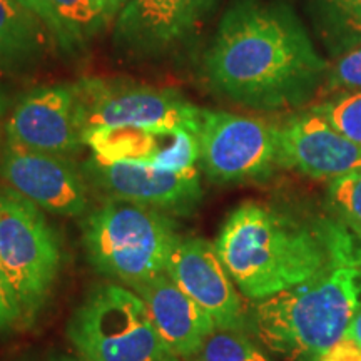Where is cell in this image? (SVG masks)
I'll use <instances>...</instances> for the list:
<instances>
[{
    "mask_svg": "<svg viewBox=\"0 0 361 361\" xmlns=\"http://www.w3.org/2000/svg\"><path fill=\"white\" fill-rule=\"evenodd\" d=\"M202 66L214 92L258 111L308 102L329 71L283 0H234Z\"/></svg>",
    "mask_w": 361,
    "mask_h": 361,
    "instance_id": "obj_1",
    "label": "cell"
},
{
    "mask_svg": "<svg viewBox=\"0 0 361 361\" xmlns=\"http://www.w3.org/2000/svg\"><path fill=\"white\" fill-rule=\"evenodd\" d=\"M214 247L239 291L256 301L361 264V231L333 219L301 221L259 202L236 207Z\"/></svg>",
    "mask_w": 361,
    "mask_h": 361,
    "instance_id": "obj_2",
    "label": "cell"
},
{
    "mask_svg": "<svg viewBox=\"0 0 361 361\" xmlns=\"http://www.w3.org/2000/svg\"><path fill=\"white\" fill-rule=\"evenodd\" d=\"M361 305V269L343 266L261 300L259 340L288 360H319L345 335Z\"/></svg>",
    "mask_w": 361,
    "mask_h": 361,
    "instance_id": "obj_3",
    "label": "cell"
},
{
    "mask_svg": "<svg viewBox=\"0 0 361 361\" xmlns=\"http://www.w3.org/2000/svg\"><path fill=\"white\" fill-rule=\"evenodd\" d=\"M82 239L99 273L134 288L166 273L180 236L162 211L112 200L84 219Z\"/></svg>",
    "mask_w": 361,
    "mask_h": 361,
    "instance_id": "obj_4",
    "label": "cell"
},
{
    "mask_svg": "<svg viewBox=\"0 0 361 361\" xmlns=\"http://www.w3.org/2000/svg\"><path fill=\"white\" fill-rule=\"evenodd\" d=\"M67 335L87 361H179L141 298L117 284L89 293L72 314Z\"/></svg>",
    "mask_w": 361,
    "mask_h": 361,
    "instance_id": "obj_5",
    "label": "cell"
},
{
    "mask_svg": "<svg viewBox=\"0 0 361 361\" xmlns=\"http://www.w3.org/2000/svg\"><path fill=\"white\" fill-rule=\"evenodd\" d=\"M0 266L22 313H35L51 293L61 247L40 207L11 188H0Z\"/></svg>",
    "mask_w": 361,
    "mask_h": 361,
    "instance_id": "obj_6",
    "label": "cell"
},
{
    "mask_svg": "<svg viewBox=\"0 0 361 361\" xmlns=\"http://www.w3.org/2000/svg\"><path fill=\"white\" fill-rule=\"evenodd\" d=\"M84 135L106 128L197 130L201 109L174 89L117 80L84 79L74 84Z\"/></svg>",
    "mask_w": 361,
    "mask_h": 361,
    "instance_id": "obj_7",
    "label": "cell"
},
{
    "mask_svg": "<svg viewBox=\"0 0 361 361\" xmlns=\"http://www.w3.org/2000/svg\"><path fill=\"white\" fill-rule=\"evenodd\" d=\"M200 166L214 183L266 178L278 162V128L223 111L201 109Z\"/></svg>",
    "mask_w": 361,
    "mask_h": 361,
    "instance_id": "obj_8",
    "label": "cell"
},
{
    "mask_svg": "<svg viewBox=\"0 0 361 361\" xmlns=\"http://www.w3.org/2000/svg\"><path fill=\"white\" fill-rule=\"evenodd\" d=\"M216 0H128L117 13L114 47L128 57L168 56L200 29Z\"/></svg>",
    "mask_w": 361,
    "mask_h": 361,
    "instance_id": "obj_9",
    "label": "cell"
},
{
    "mask_svg": "<svg viewBox=\"0 0 361 361\" xmlns=\"http://www.w3.org/2000/svg\"><path fill=\"white\" fill-rule=\"evenodd\" d=\"M85 171L112 200L134 202L162 213H191L202 197L197 169L164 171L94 156L85 164Z\"/></svg>",
    "mask_w": 361,
    "mask_h": 361,
    "instance_id": "obj_10",
    "label": "cell"
},
{
    "mask_svg": "<svg viewBox=\"0 0 361 361\" xmlns=\"http://www.w3.org/2000/svg\"><path fill=\"white\" fill-rule=\"evenodd\" d=\"M166 274L213 318L218 329L239 331L245 310L214 245L201 238H180L171 252Z\"/></svg>",
    "mask_w": 361,
    "mask_h": 361,
    "instance_id": "obj_11",
    "label": "cell"
},
{
    "mask_svg": "<svg viewBox=\"0 0 361 361\" xmlns=\"http://www.w3.org/2000/svg\"><path fill=\"white\" fill-rule=\"evenodd\" d=\"M8 142L67 156L84 144L74 85H47L32 90L13 109L7 123Z\"/></svg>",
    "mask_w": 361,
    "mask_h": 361,
    "instance_id": "obj_12",
    "label": "cell"
},
{
    "mask_svg": "<svg viewBox=\"0 0 361 361\" xmlns=\"http://www.w3.org/2000/svg\"><path fill=\"white\" fill-rule=\"evenodd\" d=\"M0 176L8 188L52 214L79 216L87 209L84 180L62 156L8 142L0 157Z\"/></svg>",
    "mask_w": 361,
    "mask_h": 361,
    "instance_id": "obj_13",
    "label": "cell"
},
{
    "mask_svg": "<svg viewBox=\"0 0 361 361\" xmlns=\"http://www.w3.org/2000/svg\"><path fill=\"white\" fill-rule=\"evenodd\" d=\"M278 162L314 179H336L361 168V146L310 111L278 128Z\"/></svg>",
    "mask_w": 361,
    "mask_h": 361,
    "instance_id": "obj_14",
    "label": "cell"
},
{
    "mask_svg": "<svg viewBox=\"0 0 361 361\" xmlns=\"http://www.w3.org/2000/svg\"><path fill=\"white\" fill-rule=\"evenodd\" d=\"M197 130L188 128H106L84 135L94 156L106 161L134 162L164 171L197 169Z\"/></svg>",
    "mask_w": 361,
    "mask_h": 361,
    "instance_id": "obj_15",
    "label": "cell"
},
{
    "mask_svg": "<svg viewBox=\"0 0 361 361\" xmlns=\"http://www.w3.org/2000/svg\"><path fill=\"white\" fill-rule=\"evenodd\" d=\"M146 305L157 333L178 358H191L216 331V324L180 288L162 273L133 288Z\"/></svg>",
    "mask_w": 361,
    "mask_h": 361,
    "instance_id": "obj_16",
    "label": "cell"
},
{
    "mask_svg": "<svg viewBox=\"0 0 361 361\" xmlns=\"http://www.w3.org/2000/svg\"><path fill=\"white\" fill-rule=\"evenodd\" d=\"M52 37L39 16L12 0H0V69L37 59Z\"/></svg>",
    "mask_w": 361,
    "mask_h": 361,
    "instance_id": "obj_17",
    "label": "cell"
},
{
    "mask_svg": "<svg viewBox=\"0 0 361 361\" xmlns=\"http://www.w3.org/2000/svg\"><path fill=\"white\" fill-rule=\"evenodd\" d=\"M61 29V44L72 47L92 37L106 19L94 0H47Z\"/></svg>",
    "mask_w": 361,
    "mask_h": 361,
    "instance_id": "obj_18",
    "label": "cell"
},
{
    "mask_svg": "<svg viewBox=\"0 0 361 361\" xmlns=\"http://www.w3.org/2000/svg\"><path fill=\"white\" fill-rule=\"evenodd\" d=\"M196 361H269L239 331L216 329L197 351Z\"/></svg>",
    "mask_w": 361,
    "mask_h": 361,
    "instance_id": "obj_19",
    "label": "cell"
},
{
    "mask_svg": "<svg viewBox=\"0 0 361 361\" xmlns=\"http://www.w3.org/2000/svg\"><path fill=\"white\" fill-rule=\"evenodd\" d=\"M341 133L350 141L361 146V92H346L311 109Z\"/></svg>",
    "mask_w": 361,
    "mask_h": 361,
    "instance_id": "obj_20",
    "label": "cell"
},
{
    "mask_svg": "<svg viewBox=\"0 0 361 361\" xmlns=\"http://www.w3.org/2000/svg\"><path fill=\"white\" fill-rule=\"evenodd\" d=\"M329 196L333 206L361 231V168L333 179Z\"/></svg>",
    "mask_w": 361,
    "mask_h": 361,
    "instance_id": "obj_21",
    "label": "cell"
},
{
    "mask_svg": "<svg viewBox=\"0 0 361 361\" xmlns=\"http://www.w3.org/2000/svg\"><path fill=\"white\" fill-rule=\"evenodd\" d=\"M328 87L336 92H361V42L343 52L328 71Z\"/></svg>",
    "mask_w": 361,
    "mask_h": 361,
    "instance_id": "obj_22",
    "label": "cell"
},
{
    "mask_svg": "<svg viewBox=\"0 0 361 361\" xmlns=\"http://www.w3.org/2000/svg\"><path fill=\"white\" fill-rule=\"evenodd\" d=\"M331 19L361 35V0H319Z\"/></svg>",
    "mask_w": 361,
    "mask_h": 361,
    "instance_id": "obj_23",
    "label": "cell"
},
{
    "mask_svg": "<svg viewBox=\"0 0 361 361\" xmlns=\"http://www.w3.org/2000/svg\"><path fill=\"white\" fill-rule=\"evenodd\" d=\"M22 306L12 284L0 266V331L11 328L22 318Z\"/></svg>",
    "mask_w": 361,
    "mask_h": 361,
    "instance_id": "obj_24",
    "label": "cell"
},
{
    "mask_svg": "<svg viewBox=\"0 0 361 361\" xmlns=\"http://www.w3.org/2000/svg\"><path fill=\"white\" fill-rule=\"evenodd\" d=\"M12 2L19 4V6L29 8L30 12H34L35 16H39L44 20V24L51 29L54 39H57L61 42V29L54 16L51 6L47 4V0H12Z\"/></svg>",
    "mask_w": 361,
    "mask_h": 361,
    "instance_id": "obj_25",
    "label": "cell"
},
{
    "mask_svg": "<svg viewBox=\"0 0 361 361\" xmlns=\"http://www.w3.org/2000/svg\"><path fill=\"white\" fill-rule=\"evenodd\" d=\"M318 361H361V348L346 338H341L333 348L319 356Z\"/></svg>",
    "mask_w": 361,
    "mask_h": 361,
    "instance_id": "obj_26",
    "label": "cell"
},
{
    "mask_svg": "<svg viewBox=\"0 0 361 361\" xmlns=\"http://www.w3.org/2000/svg\"><path fill=\"white\" fill-rule=\"evenodd\" d=\"M126 2H128V0H94V4H96V7L99 8V12L102 13L106 22L109 20L111 17H114L116 13H119Z\"/></svg>",
    "mask_w": 361,
    "mask_h": 361,
    "instance_id": "obj_27",
    "label": "cell"
},
{
    "mask_svg": "<svg viewBox=\"0 0 361 361\" xmlns=\"http://www.w3.org/2000/svg\"><path fill=\"white\" fill-rule=\"evenodd\" d=\"M343 338H346V340L355 343V345H358L361 348V305L360 308L356 310L353 318H351V322L348 324V328H346Z\"/></svg>",
    "mask_w": 361,
    "mask_h": 361,
    "instance_id": "obj_28",
    "label": "cell"
},
{
    "mask_svg": "<svg viewBox=\"0 0 361 361\" xmlns=\"http://www.w3.org/2000/svg\"><path fill=\"white\" fill-rule=\"evenodd\" d=\"M57 361H87V360H84V358H61Z\"/></svg>",
    "mask_w": 361,
    "mask_h": 361,
    "instance_id": "obj_29",
    "label": "cell"
}]
</instances>
